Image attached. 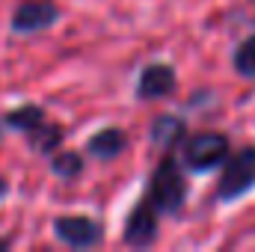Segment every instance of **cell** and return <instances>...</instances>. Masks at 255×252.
<instances>
[{"label":"cell","mask_w":255,"mask_h":252,"mask_svg":"<svg viewBox=\"0 0 255 252\" xmlns=\"http://www.w3.org/2000/svg\"><path fill=\"white\" fill-rule=\"evenodd\" d=\"M184 175H181V166L172 160V157H163L148 181V193H145V202L157 211V214H172L178 211V205L184 202Z\"/></svg>","instance_id":"1"},{"label":"cell","mask_w":255,"mask_h":252,"mask_svg":"<svg viewBox=\"0 0 255 252\" xmlns=\"http://www.w3.org/2000/svg\"><path fill=\"white\" fill-rule=\"evenodd\" d=\"M226 157H229V139L214 130L193 133L184 145V160L190 169H211V166L223 163Z\"/></svg>","instance_id":"2"},{"label":"cell","mask_w":255,"mask_h":252,"mask_svg":"<svg viewBox=\"0 0 255 252\" xmlns=\"http://www.w3.org/2000/svg\"><path fill=\"white\" fill-rule=\"evenodd\" d=\"M253 187H255V145H247L229 160L217 193H220V199H235V196H244Z\"/></svg>","instance_id":"3"},{"label":"cell","mask_w":255,"mask_h":252,"mask_svg":"<svg viewBox=\"0 0 255 252\" xmlns=\"http://www.w3.org/2000/svg\"><path fill=\"white\" fill-rule=\"evenodd\" d=\"M60 9L51 3V0H27L15 9V18H12V27L18 33H36V30H45L57 21Z\"/></svg>","instance_id":"4"},{"label":"cell","mask_w":255,"mask_h":252,"mask_svg":"<svg viewBox=\"0 0 255 252\" xmlns=\"http://www.w3.org/2000/svg\"><path fill=\"white\" fill-rule=\"evenodd\" d=\"M54 232L57 238L65 241L68 247H95L101 241V226L89 217H60L54 223Z\"/></svg>","instance_id":"5"},{"label":"cell","mask_w":255,"mask_h":252,"mask_svg":"<svg viewBox=\"0 0 255 252\" xmlns=\"http://www.w3.org/2000/svg\"><path fill=\"white\" fill-rule=\"evenodd\" d=\"M157 235V211L148 202H139L125 220V241L130 247H145Z\"/></svg>","instance_id":"6"},{"label":"cell","mask_w":255,"mask_h":252,"mask_svg":"<svg viewBox=\"0 0 255 252\" xmlns=\"http://www.w3.org/2000/svg\"><path fill=\"white\" fill-rule=\"evenodd\" d=\"M175 89V71L169 65H148L142 74H139V86H136V95L139 98H163Z\"/></svg>","instance_id":"7"},{"label":"cell","mask_w":255,"mask_h":252,"mask_svg":"<svg viewBox=\"0 0 255 252\" xmlns=\"http://www.w3.org/2000/svg\"><path fill=\"white\" fill-rule=\"evenodd\" d=\"M125 145H128V139L119 127H104V130H98V133L86 142L89 154H95V157H101V160H110V157L122 154Z\"/></svg>","instance_id":"8"},{"label":"cell","mask_w":255,"mask_h":252,"mask_svg":"<svg viewBox=\"0 0 255 252\" xmlns=\"http://www.w3.org/2000/svg\"><path fill=\"white\" fill-rule=\"evenodd\" d=\"M184 133H187V125L178 116H157L151 122V139L163 148H172L178 139H184Z\"/></svg>","instance_id":"9"},{"label":"cell","mask_w":255,"mask_h":252,"mask_svg":"<svg viewBox=\"0 0 255 252\" xmlns=\"http://www.w3.org/2000/svg\"><path fill=\"white\" fill-rule=\"evenodd\" d=\"M6 122L9 127H18V130H33V127H39L45 122V113H42V107H33V104H27V107H18V110H12L9 116H6Z\"/></svg>","instance_id":"10"},{"label":"cell","mask_w":255,"mask_h":252,"mask_svg":"<svg viewBox=\"0 0 255 252\" xmlns=\"http://www.w3.org/2000/svg\"><path fill=\"white\" fill-rule=\"evenodd\" d=\"M60 139H63V127L60 125H42L33 127L30 130V142L39 148V151H54L57 145H60Z\"/></svg>","instance_id":"11"},{"label":"cell","mask_w":255,"mask_h":252,"mask_svg":"<svg viewBox=\"0 0 255 252\" xmlns=\"http://www.w3.org/2000/svg\"><path fill=\"white\" fill-rule=\"evenodd\" d=\"M51 166H54V172H57L60 178H77V175L83 172V157H80L77 151H60V154L51 160Z\"/></svg>","instance_id":"12"},{"label":"cell","mask_w":255,"mask_h":252,"mask_svg":"<svg viewBox=\"0 0 255 252\" xmlns=\"http://www.w3.org/2000/svg\"><path fill=\"white\" fill-rule=\"evenodd\" d=\"M235 68L244 77H255V36H250L247 42H241V48L235 54Z\"/></svg>","instance_id":"13"},{"label":"cell","mask_w":255,"mask_h":252,"mask_svg":"<svg viewBox=\"0 0 255 252\" xmlns=\"http://www.w3.org/2000/svg\"><path fill=\"white\" fill-rule=\"evenodd\" d=\"M0 196H6V181L0 178Z\"/></svg>","instance_id":"14"},{"label":"cell","mask_w":255,"mask_h":252,"mask_svg":"<svg viewBox=\"0 0 255 252\" xmlns=\"http://www.w3.org/2000/svg\"><path fill=\"white\" fill-rule=\"evenodd\" d=\"M3 247H9V244H6V241H0V250H3Z\"/></svg>","instance_id":"15"}]
</instances>
